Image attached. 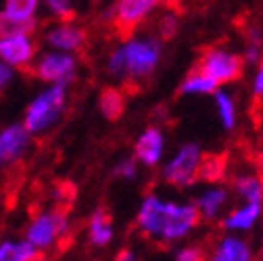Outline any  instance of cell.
Instances as JSON below:
<instances>
[{
  "mask_svg": "<svg viewBox=\"0 0 263 261\" xmlns=\"http://www.w3.org/2000/svg\"><path fill=\"white\" fill-rule=\"evenodd\" d=\"M199 71H203L207 78H211L217 86L236 82L245 71V61L238 52L223 48V46H211L207 48L199 59Z\"/></svg>",
  "mask_w": 263,
  "mask_h": 261,
  "instance_id": "52a82bcc",
  "label": "cell"
},
{
  "mask_svg": "<svg viewBox=\"0 0 263 261\" xmlns=\"http://www.w3.org/2000/svg\"><path fill=\"white\" fill-rule=\"evenodd\" d=\"M251 94H253V99L263 101V59L255 65V73L251 80Z\"/></svg>",
  "mask_w": 263,
  "mask_h": 261,
  "instance_id": "f546056e",
  "label": "cell"
},
{
  "mask_svg": "<svg viewBox=\"0 0 263 261\" xmlns=\"http://www.w3.org/2000/svg\"><path fill=\"white\" fill-rule=\"evenodd\" d=\"M263 213V203H242L234 209H230L223 219L221 228L230 234H240V232H251L259 223Z\"/></svg>",
  "mask_w": 263,
  "mask_h": 261,
  "instance_id": "5bb4252c",
  "label": "cell"
},
{
  "mask_svg": "<svg viewBox=\"0 0 263 261\" xmlns=\"http://www.w3.org/2000/svg\"><path fill=\"white\" fill-rule=\"evenodd\" d=\"M161 5L163 0H115L111 5L113 23L123 31H132L151 19L161 9Z\"/></svg>",
  "mask_w": 263,
  "mask_h": 261,
  "instance_id": "30bf717a",
  "label": "cell"
},
{
  "mask_svg": "<svg viewBox=\"0 0 263 261\" xmlns=\"http://www.w3.org/2000/svg\"><path fill=\"white\" fill-rule=\"evenodd\" d=\"M207 261H255V253L242 236L226 234L217 240Z\"/></svg>",
  "mask_w": 263,
  "mask_h": 261,
  "instance_id": "2e32d148",
  "label": "cell"
},
{
  "mask_svg": "<svg viewBox=\"0 0 263 261\" xmlns=\"http://www.w3.org/2000/svg\"><path fill=\"white\" fill-rule=\"evenodd\" d=\"M172 261H207V255L201 245H184L176 249Z\"/></svg>",
  "mask_w": 263,
  "mask_h": 261,
  "instance_id": "f1b7e54d",
  "label": "cell"
},
{
  "mask_svg": "<svg viewBox=\"0 0 263 261\" xmlns=\"http://www.w3.org/2000/svg\"><path fill=\"white\" fill-rule=\"evenodd\" d=\"M163 42L157 36H127L107 57V73L125 86L148 80L161 63Z\"/></svg>",
  "mask_w": 263,
  "mask_h": 261,
  "instance_id": "6da1fadb",
  "label": "cell"
},
{
  "mask_svg": "<svg viewBox=\"0 0 263 261\" xmlns=\"http://www.w3.org/2000/svg\"><path fill=\"white\" fill-rule=\"evenodd\" d=\"M40 255L36 247L23 240H3L0 243V261H31Z\"/></svg>",
  "mask_w": 263,
  "mask_h": 261,
  "instance_id": "603a6c76",
  "label": "cell"
},
{
  "mask_svg": "<svg viewBox=\"0 0 263 261\" xmlns=\"http://www.w3.org/2000/svg\"><path fill=\"white\" fill-rule=\"evenodd\" d=\"M165 155V132L159 125L144 127L134 142V159L138 165L157 167Z\"/></svg>",
  "mask_w": 263,
  "mask_h": 261,
  "instance_id": "7c38bea8",
  "label": "cell"
},
{
  "mask_svg": "<svg viewBox=\"0 0 263 261\" xmlns=\"http://www.w3.org/2000/svg\"><path fill=\"white\" fill-rule=\"evenodd\" d=\"M257 165H259V174L263 176V146L259 148V155H257Z\"/></svg>",
  "mask_w": 263,
  "mask_h": 261,
  "instance_id": "d6a6232c",
  "label": "cell"
},
{
  "mask_svg": "<svg viewBox=\"0 0 263 261\" xmlns=\"http://www.w3.org/2000/svg\"><path fill=\"white\" fill-rule=\"evenodd\" d=\"M199 221L201 217H199V211H196L194 203H180V201L165 199V203H163L159 245L184 240L199 226Z\"/></svg>",
  "mask_w": 263,
  "mask_h": 261,
  "instance_id": "8992f818",
  "label": "cell"
},
{
  "mask_svg": "<svg viewBox=\"0 0 263 261\" xmlns=\"http://www.w3.org/2000/svg\"><path fill=\"white\" fill-rule=\"evenodd\" d=\"M203 161V148L196 142H184L163 163L161 178L174 188H190L199 182V167Z\"/></svg>",
  "mask_w": 263,
  "mask_h": 261,
  "instance_id": "5b68a950",
  "label": "cell"
},
{
  "mask_svg": "<svg viewBox=\"0 0 263 261\" xmlns=\"http://www.w3.org/2000/svg\"><path fill=\"white\" fill-rule=\"evenodd\" d=\"M138 161L134 157H123L115 163V167H113V174L115 178L119 180H134L138 176Z\"/></svg>",
  "mask_w": 263,
  "mask_h": 261,
  "instance_id": "83f0119b",
  "label": "cell"
},
{
  "mask_svg": "<svg viewBox=\"0 0 263 261\" xmlns=\"http://www.w3.org/2000/svg\"><path fill=\"white\" fill-rule=\"evenodd\" d=\"M213 101H215V109H217V117L219 123L223 125V129L232 132L238 123V107H236V99L230 92L226 90H217L213 94Z\"/></svg>",
  "mask_w": 263,
  "mask_h": 261,
  "instance_id": "44dd1931",
  "label": "cell"
},
{
  "mask_svg": "<svg viewBox=\"0 0 263 261\" xmlns=\"http://www.w3.org/2000/svg\"><path fill=\"white\" fill-rule=\"evenodd\" d=\"M98 111L105 115V119L117 121L125 111V94L115 86L105 88L98 96Z\"/></svg>",
  "mask_w": 263,
  "mask_h": 261,
  "instance_id": "ffe728a7",
  "label": "cell"
},
{
  "mask_svg": "<svg viewBox=\"0 0 263 261\" xmlns=\"http://www.w3.org/2000/svg\"><path fill=\"white\" fill-rule=\"evenodd\" d=\"M178 29H180V17H178L176 9H167L165 13H161L157 17V31H155V36L161 42L172 40L178 34Z\"/></svg>",
  "mask_w": 263,
  "mask_h": 261,
  "instance_id": "484cf974",
  "label": "cell"
},
{
  "mask_svg": "<svg viewBox=\"0 0 263 261\" xmlns=\"http://www.w3.org/2000/svg\"><path fill=\"white\" fill-rule=\"evenodd\" d=\"M257 261H263V243H261V247L257 251Z\"/></svg>",
  "mask_w": 263,
  "mask_h": 261,
  "instance_id": "e575fe53",
  "label": "cell"
},
{
  "mask_svg": "<svg viewBox=\"0 0 263 261\" xmlns=\"http://www.w3.org/2000/svg\"><path fill=\"white\" fill-rule=\"evenodd\" d=\"M182 0H163V5H167L170 9H178Z\"/></svg>",
  "mask_w": 263,
  "mask_h": 261,
  "instance_id": "836d02e7",
  "label": "cell"
},
{
  "mask_svg": "<svg viewBox=\"0 0 263 261\" xmlns=\"http://www.w3.org/2000/svg\"><path fill=\"white\" fill-rule=\"evenodd\" d=\"M245 65H255L263 59V34L259 31V27H249L245 31V52L240 54Z\"/></svg>",
  "mask_w": 263,
  "mask_h": 261,
  "instance_id": "d4e9b609",
  "label": "cell"
},
{
  "mask_svg": "<svg viewBox=\"0 0 263 261\" xmlns=\"http://www.w3.org/2000/svg\"><path fill=\"white\" fill-rule=\"evenodd\" d=\"M219 86L199 69L190 71L180 84V92L184 96H207V94H215Z\"/></svg>",
  "mask_w": 263,
  "mask_h": 261,
  "instance_id": "7402d4cb",
  "label": "cell"
},
{
  "mask_svg": "<svg viewBox=\"0 0 263 261\" xmlns=\"http://www.w3.org/2000/svg\"><path fill=\"white\" fill-rule=\"evenodd\" d=\"M232 190L242 203H263V176L257 172H240L232 180Z\"/></svg>",
  "mask_w": 263,
  "mask_h": 261,
  "instance_id": "d6986e66",
  "label": "cell"
},
{
  "mask_svg": "<svg viewBox=\"0 0 263 261\" xmlns=\"http://www.w3.org/2000/svg\"><path fill=\"white\" fill-rule=\"evenodd\" d=\"M115 236L113 217L107 209H96L88 219V240L92 247H109Z\"/></svg>",
  "mask_w": 263,
  "mask_h": 261,
  "instance_id": "ac0fdd59",
  "label": "cell"
},
{
  "mask_svg": "<svg viewBox=\"0 0 263 261\" xmlns=\"http://www.w3.org/2000/svg\"><path fill=\"white\" fill-rule=\"evenodd\" d=\"M163 203L165 199L157 192L144 194V199L136 211V228L138 232L148 238L159 243V232H161V217H163Z\"/></svg>",
  "mask_w": 263,
  "mask_h": 261,
  "instance_id": "4fadbf2b",
  "label": "cell"
},
{
  "mask_svg": "<svg viewBox=\"0 0 263 261\" xmlns=\"http://www.w3.org/2000/svg\"><path fill=\"white\" fill-rule=\"evenodd\" d=\"M69 92L63 86H46L29 101L23 113V127L31 136L46 134L63 119L67 109Z\"/></svg>",
  "mask_w": 263,
  "mask_h": 261,
  "instance_id": "7a4b0ae2",
  "label": "cell"
},
{
  "mask_svg": "<svg viewBox=\"0 0 263 261\" xmlns=\"http://www.w3.org/2000/svg\"><path fill=\"white\" fill-rule=\"evenodd\" d=\"M13 78H15V69L11 67V65L0 61V92H3L13 82Z\"/></svg>",
  "mask_w": 263,
  "mask_h": 261,
  "instance_id": "4dcf8cb0",
  "label": "cell"
},
{
  "mask_svg": "<svg viewBox=\"0 0 263 261\" xmlns=\"http://www.w3.org/2000/svg\"><path fill=\"white\" fill-rule=\"evenodd\" d=\"M38 54V42L34 34H7L0 36V61L11 65L13 69L31 67Z\"/></svg>",
  "mask_w": 263,
  "mask_h": 261,
  "instance_id": "9c48e42d",
  "label": "cell"
},
{
  "mask_svg": "<svg viewBox=\"0 0 263 261\" xmlns=\"http://www.w3.org/2000/svg\"><path fill=\"white\" fill-rule=\"evenodd\" d=\"M31 142V134L23 127V123H9L0 129V170L15 165L23 159Z\"/></svg>",
  "mask_w": 263,
  "mask_h": 261,
  "instance_id": "8fae6325",
  "label": "cell"
},
{
  "mask_svg": "<svg viewBox=\"0 0 263 261\" xmlns=\"http://www.w3.org/2000/svg\"><path fill=\"white\" fill-rule=\"evenodd\" d=\"M42 5L48 9V13L52 17H57L59 21L65 19H73V0H42Z\"/></svg>",
  "mask_w": 263,
  "mask_h": 261,
  "instance_id": "4316f807",
  "label": "cell"
},
{
  "mask_svg": "<svg viewBox=\"0 0 263 261\" xmlns=\"http://www.w3.org/2000/svg\"><path fill=\"white\" fill-rule=\"evenodd\" d=\"M31 73L40 82L48 86H63L69 88L80 73V63L78 57L71 52H61V50H44L36 54L31 63Z\"/></svg>",
  "mask_w": 263,
  "mask_h": 261,
  "instance_id": "277c9868",
  "label": "cell"
},
{
  "mask_svg": "<svg viewBox=\"0 0 263 261\" xmlns=\"http://www.w3.org/2000/svg\"><path fill=\"white\" fill-rule=\"evenodd\" d=\"M69 230H71V223H69L67 209L52 207V209L38 213L29 221V226L25 228V240L31 247H36L40 253H44V251L54 249L69 234Z\"/></svg>",
  "mask_w": 263,
  "mask_h": 261,
  "instance_id": "3957f363",
  "label": "cell"
},
{
  "mask_svg": "<svg viewBox=\"0 0 263 261\" xmlns=\"http://www.w3.org/2000/svg\"><path fill=\"white\" fill-rule=\"evenodd\" d=\"M42 7V0H3V13L17 25H38V11Z\"/></svg>",
  "mask_w": 263,
  "mask_h": 261,
  "instance_id": "e0dca14e",
  "label": "cell"
},
{
  "mask_svg": "<svg viewBox=\"0 0 263 261\" xmlns=\"http://www.w3.org/2000/svg\"><path fill=\"white\" fill-rule=\"evenodd\" d=\"M31 261H48V259H46V255H44V253H40L36 259H31Z\"/></svg>",
  "mask_w": 263,
  "mask_h": 261,
  "instance_id": "d590c367",
  "label": "cell"
},
{
  "mask_svg": "<svg viewBox=\"0 0 263 261\" xmlns=\"http://www.w3.org/2000/svg\"><path fill=\"white\" fill-rule=\"evenodd\" d=\"M228 203H230L228 188L217 186V184L207 186L205 190H201L199 197L194 199V207H196V211H199V217L205 219V221L217 219L226 211Z\"/></svg>",
  "mask_w": 263,
  "mask_h": 261,
  "instance_id": "9a60e30c",
  "label": "cell"
},
{
  "mask_svg": "<svg viewBox=\"0 0 263 261\" xmlns=\"http://www.w3.org/2000/svg\"><path fill=\"white\" fill-rule=\"evenodd\" d=\"M115 261H140L136 257V253L132 251V249H121L117 255H115Z\"/></svg>",
  "mask_w": 263,
  "mask_h": 261,
  "instance_id": "1f68e13d",
  "label": "cell"
},
{
  "mask_svg": "<svg viewBox=\"0 0 263 261\" xmlns=\"http://www.w3.org/2000/svg\"><path fill=\"white\" fill-rule=\"evenodd\" d=\"M86 42H88V31L73 19L57 21L44 29V44L48 46V50H61V52L76 54V52L84 50Z\"/></svg>",
  "mask_w": 263,
  "mask_h": 261,
  "instance_id": "ba28073f",
  "label": "cell"
},
{
  "mask_svg": "<svg viewBox=\"0 0 263 261\" xmlns=\"http://www.w3.org/2000/svg\"><path fill=\"white\" fill-rule=\"evenodd\" d=\"M228 163L221 155H203L201 167H199V180L207 184H219L226 178Z\"/></svg>",
  "mask_w": 263,
  "mask_h": 261,
  "instance_id": "cb8c5ba5",
  "label": "cell"
}]
</instances>
